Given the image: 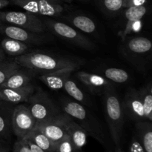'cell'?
Wrapping results in <instances>:
<instances>
[{
  "instance_id": "6da1fadb",
  "label": "cell",
  "mask_w": 152,
  "mask_h": 152,
  "mask_svg": "<svg viewBox=\"0 0 152 152\" xmlns=\"http://www.w3.org/2000/svg\"><path fill=\"white\" fill-rule=\"evenodd\" d=\"M13 60L21 67L40 74L65 68H78L83 65L80 59L36 51H30L21 56H15Z\"/></svg>"
},
{
  "instance_id": "7a4b0ae2",
  "label": "cell",
  "mask_w": 152,
  "mask_h": 152,
  "mask_svg": "<svg viewBox=\"0 0 152 152\" xmlns=\"http://www.w3.org/2000/svg\"><path fill=\"white\" fill-rule=\"evenodd\" d=\"M103 93L104 112L111 139L116 148H120L124 126V111L122 102L114 86L106 88Z\"/></svg>"
},
{
  "instance_id": "3957f363",
  "label": "cell",
  "mask_w": 152,
  "mask_h": 152,
  "mask_svg": "<svg viewBox=\"0 0 152 152\" xmlns=\"http://www.w3.org/2000/svg\"><path fill=\"white\" fill-rule=\"evenodd\" d=\"M61 106L63 112L78 123L88 135L93 137L100 143L105 145V137L102 126L81 103L64 98L61 100Z\"/></svg>"
},
{
  "instance_id": "277c9868",
  "label": "cell",
  "mask_w": 152,
  "mask_h": 152,
  "mask_svg": "<svg viewBox=\"0 0 152 152\" xmlns=\"http://www.w3.org/2000/svg\"><path fill=\"white\" fill-rule=\"evenodd\" d=\"M25 105L34 117L37 124L53 118L61 113L57 105L39 88H36L35 91Z\"/></svg>"
},
{
  "instance_id": "5b68a950",
  "label": "cell",
  "mask_w": 152,
  "mask_h": 152,
  "mask_svg": "<svg viewBox=\"0 0 152 152\" xmlns=\"http://www.w3.org/2000/svg\"><path fill=\"white\" fill-rule=\"evenodd\" d=\"M65 0H10V4L35 15L60 17L66 12Z\"/></svg>"
},
{
  "instance_id": "8992f818",
  "label": "cell",
  "mask_w": 152,
  "mask_h": 152,
  "mask_svg": "<svg viewBox=\"0 0 152 152\" xmlns=\"http://www.w3.org/2000/svg\"><path fill=\"white\" fill-rule=\"evenodd\" d=\"M46 30H48L56 36L75 45L86 50H93L94 44L76 28L65 22L47 19L43 21Z\"/></svg>"
},
{
  "instance_id": "52a82bcc",
  "label": "cell",
  "mask_w": 152,
  "mask_h": 152,
  "mask_svg": "<svg viewBox=\"0 0 152 152\" xmlns=\"http://www.w3.org/2000/svg\"><path fill=\"white\" fill-rule=\"evenodd\" d=\"M0 21L16 25L28 31L44 34L46 31L43 21L37 15L29 12L2 11L0 10Z\"/></svg>"
},
{
  "instance_id": "ba28073f",
  "label": "cell",
  "mask_w": 152,
  "mask_h": 152,
  "mask_svg": "<svg viewBox=\"0 0 152 152\" xmlns=\"http://www.w3.org/2000/svg\"><path fill=\"white\" fill-rule=\"evenodd\" d=\"M12 131L18 140H22L36 127L37 121L25 103L16 105L12 113Z\"/></svg>"
},
{
  "instance_id": "9c48e42d",
  "label": "cell",
  "mask_w": 152,
  "mask_h": 152,
  "mask_svg": "<svg viewBox=\"0 0 152 152\" xmlns=\"http://www.w3.org/2000/svg\"><path fill=\"white\" fill-rule=\"evenodd\" d=\"M0 34L8 38L25 42L26 44L39 45L45 42L48 38L41 33L28 31L16 25L5 23L0 21Z\"/></svg>"
},
{
  "instance_id": "30bf717a",
  "label": "cell",
  "mask_w": 152,
  "mask_h": 152,
  "mask_svg": "<svg viewBox=\"0 0 152 152\" xmlns=\"http://www.w3.org/2000/svg\"><path fill=\"white\" fill-rule=\"evenodd\" d=\"M122 105L124 114L130 119L135 121L146 120L139 90L134 88H129L125 95Z\"/></svg>"
},
{
  "instance_id": "8fae6325",
  "label": "cell",
  "mask_w": 152,
  "mask_h": 152,
  "mask_svg": "<svg viewBox=\"0 0 152 152\" xmlns=\"http://www.w3.org/2000/svg\"><path fill=\"white\" fill-rule=\"evenodd\" d=\"M36 127L38 128L55 145L67 135L62 119V113L50 120L37 123Z\"/></svg>"
},
{
  "instance_id": "7c38bea8",
  "label": "cell",
  "mask_w": 152,
  "mask_h": 152,
  "mask_svg": "<svg viewBox=\"0 0 152 152\" xmlns=\"http://www.w3.org/2000/svg\"><path fill=\"white\" fill-rule=\"evenodd\" d=\"M36 87L32 83L22 88H10L0 86V101L11 104L25 103L35 91Z\"/></svg>"
},
{
  "instance_id": "4fadbf2b",
  "label": "cell",
  "mask_w": 152,
  "mask_h": 152,
  "mask_svg": "<svg viewBox=\"0 0 152 152\" xmlns=\"http://www.w3.org/2000/svg\"><path fill=\"white\" fill-rule=\"evenodd\" d=\"M62 119L67 134L72 141L76 151H80L87 142L88 134L78 123L64 112Z\"/></svg>"
},
{
  "instance_id": "5bb4252c",
  "label": "cell",
  "mask_w": 152,
  "mask_h": 152,
  "mask_svg": "<svg viewBox=\"0 0 152 152\" xmlns=\"http://www.w3.org/2000/svg\"><path fill=\"white\" fill-rule=\"evenodd\" d=\"M77 68H65L52 72L41 74L39 79L52 90H60L64 87L65 81L71 77V74Z\"/></svg>"
},
{
  "instance_id": "9a60e30c",
  "label": "cell",
  "mask_w": 152,
  "mask_h": 152,
  "mask_svg": "<svg viewBox=\"0 0 152 152\" xmlns=\"http://www.w3.org/2000/svg\"><path fill=\"white\" fill-rule=\"evenodd\" d=\"M123 51L126 55L137 57L145 55L151 50L152 43L149 39L143 37H132L125 39Z\"/></svg>"
},
{
  "instance_id": "2e32d148",
  "label": "cell",
  "mask_w": 152,
  "mask_h": 152,
  "mask_svg": "<svg viewBox=\"0 0 152 152\" xmlns=\"http://www.w3.org/2000/svg\"><path fill=\"white\" fill-rule=\"evenodd\" d=\"M76 77L82 83L87 86L91 92L103 91L106 88L114 86L112 82L102 75L79 71L76 74Z\"/></svg>"
},
{
  "instance_id": "e0dca14e",
  "label": "cell",
  "mask_w": 152,
  "mask_h": 152,
  "mask_svg": "<svg viewBox=\"0 0 152 152\" xmlns=\"http://www.w3.org/2000/svg\"><path fill=\"white\" fill-rule=\"evenodd\" d=\"M34 74L31 70L21 67L18 71L13 73L6 80V81L1 86L2 87L10 88H22L31 84L32 82Z\"/></svg>"
},
{
  "instance_id": "ac0fdd59",
  "label": "cell",
  "mask_w": 152,
  "mask_h": 152,
  "mask_svg": "<svg viewBox=\"0 0 152 152\" xmlns=\"http://www.w3.org/2000/svg\"><path fill=\"white\" fill-rule=\"evenodd\" d=\"M63 19L68 22L69 25L86 34H93L96 31L94 21L83 14H71L63 16Z\"/></svg>"
},
{
  "instance_id": "d6986e66",
  "label": "cell",
  "mask_w": 152,
  "mask_h": 152,
  "mask_svg": "<svg viewBox=\"0 0 152 152\" xmlns=\"http://www.w3.org/2000/svg\"><path fill=\"white\" fill-rule=\"evenodd\" d=\"M11 104L0 101V138L8 139L12 131Z\"/></svg>"
},
{
  "instance_id": "ffe728a7",
  "label": "cell",
  "mask_w": 152,
  "mask_h": 152,
  "mask_svg": "<svg viewBox=\"0 0 152 152\" xmlns=\"http://www.w3.org/2000/svg\"><path fill=\"white\" fill-rule=\"evenodd\" d=\"M137 137L143 146L145 152H152L151 121L140 120L136 123Z\"/></svg>"
},
{
  "instance_id": "44dd1931",
  "label": "cell",
  "mask_w": 152,
  "mask_h": 152,
  "mask_svg": "<svg viewBox=\"0 0 152 152\" xmlns=\"http://www.w3.org/2000/svg\"><path fill=\"white\" fill-rule=\"evenodd\" d=\"M0 46L4 53L10 56H18L30 52L29 45L8 37L1 40Z\"/></svg>"
},
{
  "instance_id": "7402d4cb",
  "label": "cell",
  "mask_w": 152,
  "mask_h": 152,
  "mask_svg": "<svg viewBox=\"0 0 152 152\" xmlns=\"http://www.w3.org/2000/svg\"><path fill=\"white\" fill-rule=\"evenodd\" d=\"M25 138L31 140L44 151L55 152L56 145L37 127L34 128Z\"/></svg>"
},
{
  "instance_id": "603a6c76",
  "label": "cell",
  "mask_w": 152,
  "mask_h": 152,
  "mask_svg": "<svg viewBox=\"0 0 152 152\" xmlns=\"http://www.w3.org/2000/svg\"><path fill=\"white\" fill-rule=\"evenodd\" d=\"M99 10L108 17H115L123 10V0H94Z\"/></svg>"
},
{
  "instance_id": "cb8c5ba5",
  "label": "cell",
  "mask_w": 152,
  "mask_h": 152,
  "mask_svg": "<svg viewBox=\"0 0 152 152\" xmlns=\"http://www.w3.org/2000/svg\"><path fill=\"white\" fill-rule=\"evenodd\" d=\"M140 94L142 99L144 114L146 120L152 121V86L151 83L140 89Z\"/></svg>"
},
{
  "instance_id": "d4e9b609",
  "label": "cell",
  "mask_w": 152,
  "mask_h": 152,
  "mask_svg": "<svg viewBox=\"0 0 152 152\" xmlns=\"http://www.w3.org/2000/svg\"><path fill=\"white\" fill-rule=\"evenodd\" d=\"M63 88L65 89L67 94L69 96H71L73 99H75V101H77V102L81 104H86V105H87L88 102V100L85 96V94L77 86L75 82L71 80V78H68L65 81Z\"/></svg>"
},
{
  "instance_id": "484cf974",
  "label": "cell",
  "mask_w": 152,
  "mask_h": 152,
  "mask_svg": "<svg viewBox=\"0 0 152 152\" xmlns=\"http://www.w3.org/2000/svg\"><path fill=\"white\" fill-rule=\"evenodd\" d=\"M103 77L113 83H126L129 79V74L124 69L108 68L103 70Z\"/></svg>"
},
{
  "instance_id": "4316f807",
  "label": "cell",
  "mask_w": 152,
  "mask_h": 152,
  "mask_svg": "<svg viewBox=\"0 0 152 152\" xmlns=\"http://www.w3.org/2000/svg\"><path fill=\"white\" fill-rule=\"evenodd\" d=\"M148 11L146 5L138 6V7H131L124 8L121 13H123V18L127 21L141 20Z\"/></svg>"
},
{
  "instance_id": "83f0119b",
  "label": "cell",
  "mask_w": 152,
  "mask_h": 152,
  "mask_svg": "<svg viewBox=\"0 0 152 152\" xmlns=\"http://www.w3.org/2000/svg\"><path fill=\"white\" fill-rule=\"evenodd\" d=\"M20 68V65L14 60L9 61L5 59L0 62V86H1L11 74L18 71Z\"/></svg>"
},
{
  "instance_id": "f1b7e54d",
  "label": "cell",
  "mask_w": 152,
  "mask_h": 152,
  "mask_svg": "<svg viewBox=\"0 0 152 152\" xmlns=\"http://www.w3.org/2000/svg\"><path fill=\"white\" fill-rule=\"evenodd\" d=\"M76 149L68 134L56 144L55 152H75Z\"/></svg>"
},
{
  "instance_id": "f546056e",
  "label": "cell",
  "mask_w": 152,
  "mask_h": 152,
  "mask_svg": "<svg viewBox=\"0 0 152 152\" xmlns=\"http://www.w3.org/2000/svg\"><path fill=\"white\" fill-rule=\"evenodd\" d=\"M142 20V19H141ZM141 20H137V21H127L126 22V27L125 29L123 30L122 32L120 33L119 35L121 37V39L123 41L126 39L128 37V34L130 33L134 32V31H139L141 28V25H142V21Z\"/></svg>"
},
{
  "instance_id": "4dcf8cb0",
  "label": "cell",
  "mask_w": 152,
  "mask_h": 152,
  "mask_svg": "<svg viewBox=\"0 0 152 152\" xmlns=\"http://www.w3.org/2000/svg\"><path fill=\"white\" fill-rule=\"evenodd\" d=\"M13 152H32L29 145L24 139L17 140L13 145Z\"/></svg>"
},
{
  "instance_id": "1f68e13d",
  "label": "cell",
  "mask_w": 152,
  "mask_h": 152,
  "mask_svg": "<svg viewBox=\"0 0 152 152\" xmlns=\"http://www.w3.org/2000/svg\"><path fill=\"white\" fill-rule=\"evenodd\" d=\"M128 152H145L143 146L137 136H134L132 138Z\"/></svg>"
},
{
  "instance_id": "d6a6232c",
  "label": "cell",
  "mask_w": 152,
  "mask_h": 152,
  "mask_svg": "<svg viewBox=\"0 0 152 152\" xmlns=\"http://www.w3.org/2000/svg\"><path fill=\"white\" fill-rule=\"evenodd\" d=\"M148 0H123V8L145 5Z\"/></svg>"
},
{
  "instance_id": "836d02e7",
  "label": "cell",
  "mask_w": 152,
  "mask_h": 152,
  "mask_svg": "<svg viewBox=\"0 0 152 152\" xmlns=\"http://www.w3.org/2000/svg\"><path fill=\"white\" fill-rule=\"evenodd\" d=\"M24 140L26 141L27 143H28V145H29L30 148H31V151L32 152H45L43 151L42 148H40L39 147L37 146V145H36V144H34V142H31V140H29L26 139V138H24Z\"/></svg>"
},
{
  "instance_id": "e575fe53",
  "label": "cell",
  "mask_w": 152,
  "mask_h": 152,
  "mask_svg": "<svg viewBox=\"0 0 152 152\" xmlns=\"http://www.w3.org/2000/svg\"><path fill=\"white\" fill-rule=\"evenodd\" d=\"M10 4V0H0V9L7 7Z\"/></svg>"
},
{
  "instance_id": "d590c367",
  "label": "cell",
  "mask_w": 152,
  "mask_h": 152,
  "mask_svg": "<svg viewBox=\"0 0 152 152\" xmlns=\"http://www.w3.org/2000/svg\"><path fill=\"white\" fill-rule=\"evenodd\" d=\"M5 59V53H4V50H2V48H1V46H0V62H3V61H4Z\"/></svg>"
},
{
  "instance_id": "8d00e7d4",
  "label": "cell",
  "mask_w": 152,
  "mask_h": 152,
  "mask_svg": "<svg viewBox=\"0 0 152 152\" xmlns=\"http://www.w3.org/2000/svg\"><path fill=\"white\" fill-rule=\"evenodd\" d=\"M0 152H8L7 148L1 141H0Z\"/></svg>"
},
{
  "instance_id": "74e56055",
  "label": "cell",
  "mask_w": 152,
  "mask_h": 152,
  "mask_svg": "<svg viewBox=\"0 0 152 152\" xmlns=\"http://www.w3.org/2000/svg\"><path fill=\"white\" fill-rule=\"evenodd\" d=\"M114 152H123V151H122L121 148H116L115 151Z\"/></svg>"
},
{
  "instance_id": "f35d334b",
  "label": "cell",
  "mask_w": 152,
  "mask_h": 152,
  "mask_svg": "<svg viewBox=\"0 0 152 152\" xmlns=\"http://www.w3.org/2000/svg\"><path fill=\"white\" fill-rule=\"evenodd\" d=\"M80 1H89V0H80Z\"/></svg>"
}]
</instances>
